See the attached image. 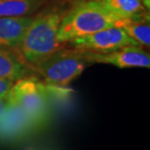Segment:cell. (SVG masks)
Segmentation results:
<instances>
[{
  "label": "cell",
  "instance_id": "obj_1",
  "mask_svg": "<svg viewBox=\"0 0 150 150\" xmlns=\"http://www.w3.org/2000/svg\"><path fill=\"white\" fill-rule=\"evenodd\" d=\"M119 22L94 0H81L62 16L58 39L65 44L85 35L117 26Z\"/></svg>",
  "mask_w": 150,
  "mask_h": 150
},
{
  "label": "cell",
  "instance_id": "obj_2",
  "mask_svg": "<svg viewBox=\"0 0 150 150\" xmlns=\"http://www.w3.org/2000/svg\"><path fill=\"white\" fill-rule=\"evenodd\" d=\"M62 16L59 12H51L33 18L19 46L28 65L38 64L64 47L58 39Z\"/></svg>",
  "mask_w": 150,
  "mask_h": 150
},
{
  "label": "cell",
  "instance_id": "obj_3",
  "mask_svg": "<svg viewBox=\"0 0 150 150\" xmlns=\"http://www.w3.org/2000/svg\"><path fill=\"white\" fill-rule=\"evenodd\" d=\"M88 65L82 51L62 47L30 67L42 78L43 83L65 87L81 75Z\"/></svg>",
  "mask_w": 150,
  "mask_h": 150
},
{
  "label": "cell",
  "instance_id": "obj_4",
  "mask_svg": "<svg viewBox=\"0 0 150 150\" xmlns=\"http://www.w3.org/2000/svg\"><path fill=\"white\" fill-rule=\"evenodd\" d=\"M9 98L40 127L49 119L52 100L47 85L38 78L29 76L16 81L9 92Z\"/></svg>",
  "mask_w": 150,
  "mask_h": 150
},
{
  "label": "cell",
  "instance_id": "obj_5",
  "mask_svg": "<svg viewBox=\"0 0 150 150\" xmlns=\"http://www.w3.org/2000/svg\"><path fill=\"white\" fill-rule=\"evenodd\" d=\"M71 48L86 52H108L129 46H139L119 26L105 28L68 42ZM140 47V46H139Z\"/></svg>",
  "mask_w": 150,
  "mask_h": 150
},
{
  "label": "cell",
  "instance_id": "obj_6",
  "mask_svg": "<svg viewBox=\"0 0 150 150\" xmlns=\"http://www.w3.org/2000/svg\"><path fill=\"white\" fill-rule=\"evenodd\" d=\"M82 52L89 64H111L119 68L150 67L149 54L139 46L124 47L108 52Z\"/></svg>",
  "mask_w": 150,
  "mask_h": 150
},
{
  "label": "cell",
  "instance_id": "obj_7",
  "mask_svg": "<svg viewBox=\"0 0 150 150\" xmlns=\"http://www.w3.org/2000/svg\"><path fill=\"white\" fill-rule=\"evenodd\" d=\"M40 127L10 101L0 113V142H13L29 136Z\"/></svg>",
  "mask_w": 150,
  "mask_h": 150
},
{
  "label": "cell",
  "instance_id": "obj_8",
  "mask_svg": "<svg viewBox=\"0 0 150 150\" xmlns=\"http://www.w3.org/2000/svg\"><path fill=\"white\" fill-rule=\"evenodd\" d=\"M34 17H0V47L16 48L22 42Z\"/></svg>",
  "mask_w": 150,
  "mask_h": 150
},
{
  "label": "cell",
  "instance_id": "obj_9",
  "mask_svg": "<svg viewBox=\"0 0 150 150\" xmlns=\"http://www.w3.org/2000/svg\"><path fill=\"white\" fill-rule=\"evenodd\" d=\"M33 70L30 65L23 62L9 48L0 47V78L13 82L32 76Z\"/></svg>",
  "mask_w": 150,
  "mask_h": 150
},
{
  "label": "cell",
  "instance_id": "obj_10",
  "mask_svg": "<svg viewBox=\"0 0 150 150\" xmlns=\"http://www.w3.org/2000/svg\"><path fill=\"white\" fill-rule=\"evenodd\" d=\"M104 10L122 21L147 13L149 0H94Z\"/></svg>",
  "mask_w": 150,
  "mask_h": 150
},
{
  "label": "cell",
  "instance_id": "obj_11",
  "mask_svg": "<svg viewBox=\"0 0 150 150\" xmlns=\"http://www.w3.org/2000/svg\"><path fill=\"white\" fill-rule=\"evenodd\" d=\"M117 26L124 29L126 33L139 46H149L150 25L148 12L139 16L120 21Z\"/></svg>",
  "mask_w": 150,
  "mask_h": 150
},
{
  "label": "cell",
  "instance_id": "obj_12",
  "mask_svg": "<svg viewBox=\"0 0 150 150\" xmlns=\"http://www.w3.org/2000/svg\"><path fill=\"white\" fill-rule=\"evenodd\" d=\"M45 0H1L0 17L19 18L34 14Z\"/></svg>",
  "mask_w": 150,
  "mask_h": 150
},
{
  "label": "cell",
  "instance_id": "obj_13",
  "mask_svg": "<svg viewBox=\"0 0 150 150\" xmlns=\"http://www.w3.org/2000/svg\"><path fill=\"white\" fill-rule=\"evenodd\" d=\"M13 81L11 80H7V79H1L0 78V96L5 95L7 93L10 92L11 88L14 85Z\"/></svg>",
  "mask_w": 150,
  "mask_h": 150
},
{
  "label": "cell",
  "instance_id": "obj_14",
  "mask_svg": "<svg viewBox=\"0 0 150 150\" xmlns=\"http://www.w3.org/2000/svg\"><path fill=\"white\" fill-rule=\"evenodd\" d=\"M10 103V98H9V93L5 95L0 96V113L4 110Z\"/></svg>",
  "mask_w": 150,
  "mask_h": 150
},
{
  "label": "cell",
  "instance_id": "obj_15",
  "mask_svg": "<svg viewBox=\"0 0 150 150\" xmlns=\"http://www.w3.org/2000/svg\"><path fill=\"white\" fill-rule=\"evenodd\" d=\"M0 1H1V0H0Z\"/></svg>",
  "mask_w": 150,
  "mask_h": 150
}]
</instances>
